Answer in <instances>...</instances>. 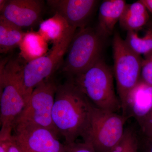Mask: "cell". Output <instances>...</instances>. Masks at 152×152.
Masks as SVG:
<instances>
[{
	"mask_svg": "<svg viewBox=\"0 0 152 152\" xmlns=\"http://www.w3.org/2000/svg\"><path fill=\"white\" fill-rule=\"evenodd\" d=\"M11 139L7 140H0V152H7L8 146Z\"/></svg>",
	"mask_w": 152,
	"mask_h": 152,
	"instance_id": "cell-25",
	"label": "cell"
},
{
	"mask_svg": "<svg viewBox=\"0 0 152 152\" xmlns=\"http://www.w3.org/2000/svg\"><path fill=\"white\" fill-rule=\"evenodd\" d=\"M143 135L147 137H152V109L139 124Z\"/></svg>",
	"mask_w": 152,
	"mask_h": 152,
	"instance_id": "cell-22",
	"label": "cell"
},
{
	"mask_svg": "<svg viewBox=\"0 0 152 152\" xmlns=\"http://www.w3.org/2000/svg\"><path fill=\"white\" fill-rule=\"evenodd\" d=\"M139 142L137 132L134 128H126L121 141L109 152H139Z\"/></svg>",
	"mask_w": 152,
	"mask_h": 152,
	"instance_id": "cell-19",
	"label": "cell"
},
{
	"mask_svg": "<svg viewBox=\"0 0 152 152\" xmlns=\"http://www.w3.org/2000/svg\"><path fill=\"white\" fill-rule=\"evenodd\" d=\"M57 86L58 85L51 77L37 86L15 125L22 123L39 126L59 135L52 119Z\"/></svg>",
	"mask_w": 152,
	"mask_h": 152,
	"instance_id": "cell-7",
	"label": "cell"
},
{
	"mask_svg": "<svg viewBox=\"0 0 152 152\" xmlns=\"http://www.w3.org/2000/svg\"><path fill=\"white\" fill-rule=\"evenodd\" d=\"M137 32H127L125 43L136 54L145 56L152 52V29L149 27L142 37H140Z\"/></svg>",
	"mask_w": 152,
	"mask_h": 152,
	"instance_id": "cell-18",
	"label": "cell"
},
{
	"mask_svg": "<svg viewBox=\"0 0 152 152\" xmlns=\"http://www.w3.org/2000/svg\"><path fill=\"white\" fill-rule=\"evenodd\" d=\"M148 11L141 1L126 4L119 23L123 29L127 31H137L148 23Z\"/></svg>",
	"mask_w": 152,
	"mask_h": 152,
	"instance_id": "cell-15",
	"label": "cell"
},
{
	"mask_svg": "<svg viewBox=\"0 0 152 152\" xmlns=\"http://www.w3.org/2000/svg\"><path fill=\"white\" fill-rule=\"evenodd\" d=\"M77 29L69 25L65 19L56 13L54 16L40 23L38 32L53 46L61 45L73 37Z\"/></svg>",
	"mask_w": 152,
	"mask_h": 152,
	"instance_id": "cell-13",
	"label": "cell"
},
{
	"mask_svg": "<svg viewBox=\"0 0 152 152\" xmlns=\"http://www.w3.org/2000/svg\"><path fill=\"white\" fill-rule=\"evenodd\" d=\"M98 1L96 0H50L49 5L59 14L72 27H86Z\"/></svg>",
	"mask_w": 152,
	"mask_h": 152,
	"instance_id": "cell-11",
	"label": "cell"
},
{
	"mask_svg": "<svg viewBox=\"0 0 152 152\" xmlns=\"http://www.w3.org/2000/svg\"><path fill=\"white\" fill-rule=\"evenodd\" d=\"M147 10L152 14V0H141Z\"/></svg>",
	"mask_w": 152,
	"mask_h": 152,
	"instance_id": "cell-26",
	"label": "cell"
},
{
	"mask_svg": "<svg viewBox=\"0 0 152 152\" xmlns=\"http://www.w3.org/2000/svg\"><path fill=\"white\" fill-rule=\"evenodd\" d=\"M7 1H5V0H1L0 1V10H1V12L2 11L3 9L4 8L6 3L7 2Z\"/></svg>",
	"mask_w": 152,
	"mask_h": 152,
	"instance_id": "cell-27",
	"label": "cell"
},
{
	"mask_svg": "<svg viewBox=\"0 0 152 152\" xmlns=\"http://www.w3.org/2000/svg\"><path fill=\"white\" fill-rule=\"evenodd\" d=\"M7 152H22L18 144L13 137V136H12V139L9 142Z\"/></svg>",
	"mask_w": 152,
	"mask_h": 152,
	"instance_id": "cell-24",
	"label": "cell"
},
{
	"mask_svg": "<svg viewBox=\"0 0 152 152\" xmlns=\"http://www.w3.org/2000/svg\"><path fill=\"white\" fill-rule=\"evenodd\" d=\"M20 56L26 63L48 53V42L38 32L31 31L25 34L19 46Z\"/></svg>",
	"mask_w": 152,
	"mask_h": 152,
	"instance_id": "cell-16",
	"label": "cell"
},
{
	"mask_svg": "<svg viewBox=\"0 0 152 152\" xmlns=\"http://www.w3.org/2000/svg\"><path fill=\"white\" fill-rule=\"evenodd\" d=\"M66 152H96L91 145L83 142L64 144Z\"/></svg>",
	"mask_w": 152,
	"mask_h": 152,
	"instance_id": "cell-21",
	"label": "cell"
},
{
	"mask_svg": "<svg viewBox=\"0 0 152 152\" xmlns=\"http://www.w3.org/2000/svg\"><path fill=\"white\" fill-rule=\"evenodd\" d=\"M94 106L70 78L58 85L52 119L59 135L64 138L65 144L75 142L79 137L85 138Z\"/></svg>",
	"mask_w": 152,
	"mask_h": 152,
	"instance_id": "cell-1",
	"label": "cell"
},
{
	"mask_svg": "<svg viewBox=\"0 0 152 152\" xmlns=\"http://www.w3.org/2000/svg\"><path fill=\"white\" fill-rule=\"evenodd\" d=\"M18 145H19V146H20V148L22 152H30L29 151H28V150H27L25 148H24V147H22L21 146H20V145H19V144Z\"/></svg>",
	"mask_w": 152,
	"mask_h": 152,
	"instance_id": "cell-28",
	"label": "cell"
},
{
	"mask_svg": "<svg viewBox=\"0 0 152 152\" xmlns=\"http://www.w3.org/2000/svg\"><path fill=\"white\" fill-rule=\"evenodd\" d=\"M127 117L94 106L91 125L84 142L96 152H109L119 143L124 133Z\"/></svg>",
	"mask_w": 152,
	"mask_h": 152,
	"instance_id": "cell-6",
	"label": "cell"
},
{
	"mask_svg": "<svg viewBox=\"0 0 152 152\" xmlns=\"http://www.w3.org/2000/svg\"><path fill=\"white\" fill-rule=\"evenodd\" d=\"M124 0H106L99 9L96 31L104 39L111 35L115 26L122 15L126 7Z\"/></svg>",
	"mask_w": 152,
	"mask_h": 152,
	"instance_id": "cell-14",
	"label": "cell"
},
{
	"mask_svg": "<svg viewBox=\"0 0 152 152\" xmlns=\"http://www.w3.org/2000/svg\"><path fill=\"white\" fill-rule=\"evenodd\" d=\"M152 109V86L140 80L129 94L124 113L128 118H133L140 124Z\"/></svg>",
	"mask_w": 152,
	"mask_h": 152,
	"instance_id": "cell-12",
	"label": "cell"
},
{
	"mask_svg": "<svg viewBox=\"0 0 152 152\" xmlns=\"http://www.w3.org/2000/svg\"><path fill=\"white\" fill-rule=\"evenodd\" d=\"M151 138V139H152V137H151V138Z\"/></svg>",
	"mask_w": 152,
	"mask_h": 152,
	"instance_id": "cell-30",
	"label": "cell"
},
{
	"mask_svg": "<svg viewBox=\"0 0 152 152\" xmlns=\"http://www.w3.org/2000/svg\"><path fill=\"white\" fill-rule=\"evenodd\" d=\"M18 59L2 63L0 70V140H10L17 120L26 105L19 74L23 66Z\"/></svg>",
	"mask_w": 152,
	"mask_h": 152,
	"instance_id": "cell-2",
	"label": "cell"
},
{
	"mask_svg": "<svg viewBox=\"0 0 152 152\" xmlns=\"http://www.w3.org/2000/svg\"><path fill=\"white\" fill-rule=\"evenodd\" d=\"M72 39L52 47L45 56L26 63L19 73L20 84L26 102L36 87L51 77L66 54Z\"/></svg>",
	"mask_w": 152,
	"mask_h": 152,
	"instance_id": "cell-8",
	"label": "cell"
},
{
	"mask_svg": "<svg viewBox=\"0 0 152 152\" xmlns=\"http://www.w3.org/2000/svg\"><path fill=\"white\" fill-rule=\"evenodd\" d=\"M139 152H152V139L143 135L140 136Z\"/></svg>",
	"mask_w": 152,
	"mask_h": 152,
	"instance_id": "cell-23",
	"label": "cell"
},
{
	"mask_svg": "<svg viewBox=\"0 0 152 152\" xmlns=\"http://www.w3.org/2000/svg\"><path fill=\"white\" fill-rule=\"evenodd\" d=\"M26 32L0 16V51L6 53L17 47L22 42Z\"/></svg>",
	"mask_w": 152,
	"mask_h": 152,
	"instance_id": "cell-17",
	"label": "cell"
},
{
	"mask_svg": "<svg viewBox=\"0 0 152 152\" xmlns=\"http://www.w3.org/2000/svg\"><path fill=\"white\" fill-rule=\"evenodd\" d=\"M104 39L92 28L76 31L68 47L62 71L69 77L83 72L101 58Z\"/></svg>",
	"mask_w": 152,
	"mask_h": 152,
	"instance_id": "cell-4",
	"label": "cell"
},
{
	"mask_svg": "<svg viewBox=\"0 0 152 152\" xmlns=\"http://www.w3.org/2000/svg\"><path fill=\"white\" fill-rule=\"evenodd\" d=\"M149 27L150 28H151L152 29V24H151V25H150V26H149Z\"/></svg>",
	"mask_w": 152,
	"mask_h": 152,
	"instance_id": "cell-29",
	"label": "cell"
},
{
	"mask_svg": "<svg viewBox=\"0 0 152 152\" xmlns=\"http://www.w3.org/2000/svg\"><path fill=\"white\" fill-rule=\"evenodd\" d=\"M13 132L17 143L30 152H66L58 135L46 128L20 123L15 125Z\"/></svg>",
	"mask_w": 152,
	"mask_h": 152,
	"instance_id": "cell-9",
	"label": "cell"
},
{
	"mask_svg": "<svg viewBox=\"0 0 152 152\" xmlns=\"http://www.w3.org/2000/svg\"><path fill=\"white\" fill-rule=\"evenodd\" d=\"M43 3L39 0L7 1L1 15L22 28L32 27L40 20Z\"/></svg>",
	"mask_w": 152,
	"mask_h": 152,
	"instance_id": "cell-10",
	"label": "cell"
},
{
	"mask_svg": "<svg viewBox=\"0 0 152 152\" xmlns=\"http://www.w3.org/2000/svg\"><path fill=\"white\" fill-rule=\"evenodd\" d=\"M140 80L152 86V52L142 59Z\"/></svg>",
	"mask_w": 152,
	"mask_h": 152,
	"instance_id": "cell-20",
	"label": "cell"
},
{
	"mask_svg": "<svg viewBox=\"0 0 152 152\" xmlns=\"http://www.w3.org/2000/svg\"><path fill=\"white\" fill-rule=\"evenodd\" d=\"M113 69L101 58L83 72L69 77L98 108L114 113L121 110L114 85Z\"/></svg>",
	"mask_w": 152,
	"mask_h": 152,
	"instance_id": "cell-3",
	"label": "cell"
},
{
	"mask_svg": "<svg viewBox=\"0 0 152 152\" xmlns=\"http://www.w3.org/2000/svg\"><path fill=\"white\" fill-rule=\"evenodd\" d=\"M113 49V71L123 114L128 95L140 80L142 58L131 50L118 33L114 35Z\"/></svg>",
	"mask_w": 152,
	"mask_h": 152,
	"instance_id": "cell-5",
	"label": "cell"
}]
</instances>
